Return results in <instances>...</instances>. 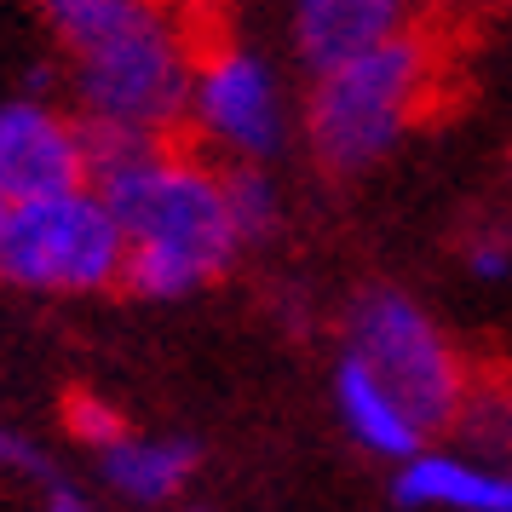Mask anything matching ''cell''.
I'll list each match as a JSON object with an SVG mask.
<instances>
[{
  "label": "cell",
  "mask_w": 512,
  "mask_h": 512,
  "mask_svg": "<svg viewBox=\"0 0 512 512\" xmlns=\"http://www.w3.org/2000/svg\"><path fill=\"white\" fill-rule=\"evenodd\" d=\"M93 185L127 236L121 282L144 300H185L231 271L242 236L225 202V167L185 144H116L93 156Z\"/></svg>",
  "instance_id": "1"
},
{
  "label": "cell",
  "mask_w": 512,
  "mask_h": 512,
  "mask_svg": "<svg viewBox=\"0 0 512 512\" xmlns=\"http://www.w3.org/2000/svg\"><path fill=\"white\" fill-rule=\"evenodd\" d=\"M0 466H12V472H47V455L35 443H24L18 432L0 426Z\"/></svg>",
  "instance_id": "17"
},
{
  "label": "cell",
  "mask_w": 512,
  "mask_h": 512,
  "mask_svg": "<svg viewBox=\"0 0 512 512\" xmlns=\"http://www.w3.org/2000/svg\"><path fill=\"white\" fill-rule=\"evenodd\" d=\"M392 495L409 512H512V472L466 449H415L397 461Z\"/></svg>",
  "instance_id": "9"
},
{
  "label": "cell",
  "mask_w": 512,
  "mask_h": 512,
  "mask_svg": "<svg viewBox=\"0 0 512 512\" xmlns=\"http://www.w3.org/2000/svg\"><path fill=\"white\" fill-rule=\"evenodd\" d=\"M225 202H231V225H236V236H242V248L277 236L282 196H277L271 173H265L259 162H231L225 167Z\"/></svg>",
  "instance_id": "14"
},
{
  "label": "cell",
  "mask_w": 512,
  "mask_h": 512,
  "mask_svg": "<svg viewBox=\"0 0 512 512\" xmlns=\"http://www.w3.org/2000/svg\"><path fill=\"white\" fill-rule=\"evenodd\" d=\"M87 179H93V144L81 116H64L47 98L0 104V202H35Z\"/></svg>",
  "instance_id": "7"
},
{
  "label": "cell",
  "mask_w": 512,
  "mask_h": 512,
  "mask_svg": "<svg viewBox=\"0 0 512 512\" xmlns=\"http://www.w3.org/2000/svg\"><path fill=\"white\" fill-rule=\"evenodd\" d=\"M64 415H70V438L87 443L93 455H98V449H110V443L127 432V420H121L116 403H104V397H93V392H75Z\"/></svg>",
  "instance_id": "15"
},
{
  "label": "cell",
  "mask_w": 512,
  "mask_h": 512,
  "mask_svg": "<svg viewBox=\"0 0 512 512\" xmlns=\"http://www.w3.org/2000/svg\"><path fill=\"white\" fill-rule=\"evenodd\" d=\"M35 6H41V18L52 24L58 47L81 52V47H93V41H104V35H116L121 24L156 12L162 0H35Z\"/></svg>",
  "instance_id": "13"
},
{
  "label": "cell",
  "mask_w": 512,
  "mask_h": 512,
  "mask_svg": "<svg viewBox=\"0 0 512 512\" xmlns=\"http://www.w3.org/2000/svg\"><path fill=\"white\" fill-rule=\"evenodd\" d=\"M127 271V236L98 185L12 202L0 225V277L35 294H98Z\"/></svg>",
  "instance_id": "4"
},
{
  "label": "cell",
  "mask_w": 512,
  "mask_h": 512,
  "mask_svg": "<svg viewBox=\"0 0 512 512\" xmlns=\"http://www.w3.org/2000/svg\"><path fill=\"white\" fill-rule=\"evenodd\" d=\"M455 438H461L466 455H478V461L501 466L512 472V386H484V380H466V397L461 409H455Z\"/></svg>",
  "instance_id": "12"
},
{
  "label": "cell",
  "mask_w": 512,
  "mask_h": 512,
  "mask_svg": "<svg viewBox=\"0 0 512 512\" xmlns=\"http://www.w3.org/2000/svg\"><path fill=\"white\" fill-rule=\"evenodd\" d=\"M6 208H12V202H0V225H6Z\"/></svg>",
  "instance_id": "20"
},
{
  "label": "cell",
  "mask_w": 512,
  "mask_h": 512,
  "mask_svg": "<svg viewBox=\"0 0 512 512\" xmlns=\"http://www.w3.org/2000/svg\"><path fill=\"white\" fill-rule=\"evenodd\" d=\"M185 127L231 162H271L288 144V93L254 47H202Z\"/></svg>",
  "instance_id": "6"
},
{
  "label": "cell",
  "mask_w": 512,
  "mask_h": 512,
  "mask_svg": "<svg viewBox=\"0 0 512 512\" xmlns=\"http://www.w3.org/2000/svg\"><path fill=\"white\" fill-rule=\"evenodd\" d=\"M466 271L478 282L512 277V231H478L466 242Z\"/></svg>",
  "instance_id": "16"
},
{
  "label": "cell",
  "mask_w": 512,
  "mask_h": 512,
  "mask_svg": "<svg viewBox=\"0 0 512 512\" xmlns=\"http://www.w3.org/2000/svg\"><path fill=\"white\" fill-rule=\"evenodd\" d=\"M409 24H420L409 0H294V52L311 75H323Z\"/></svg>",
  "instance_id": "8"
},
{
  "label": "cell",
  "mask_w": 512,
  "mask_h": 512,
  "mask_svg": "<svg viewBox=\"0 0 512 512\" xmlns=\"http://www.w3.org/2000/svg\"><path fill=\"white\" fill-rule=\"evenodd\" d=\"M47 512H93V507H87L75 489H52V495H47Z\"/></svg>",
  "instance_id": "19"
},
{
  "label": "cell",
  "mask_w": 512,
  "mask_h": 512,
  "mask_svg": "<svg viewBox=\"0 0 512 512\" xmlns=\"http://www.w3.org/2000/svg\"><path fill=\"white\" fill-rule=\"evenodd\" d=\"M409 6H415V18H466V12H478V6H484V0H409Z\"/></svg>",
  "instance_id": "18"
},
{
  "label": "cell",
  "mask_w": 512,
  "mask_h": 512,
  "mask_svg": "<svg viewBox=\"0 0 512 512\" xmlns=\"http://www.w3.org/2000/svg\"><path fill=\"white\" fill-rule=\"evenodd\" d=\"M443 81L438 35L426 24L397 29L392 41L311 75L305 93V144L328 173H369L409 139Z\"/></svg>",
  "instance_id": "3"
},
{
  "label": "cell",
  "mask_w": 512,
  "mask_h": 512,
  "mask_svg": "<svg viewBox=\"0 0 512 512\" xmlns=\"http://www.w3.org/2000/svg\"><path fill=\"white\" fill-rule=\"evenodd\" d=\"M98 472L104 484L139 501V507H162L196 472V449L185 438H139V432H121L110 449H98Z\"/></svg>",
  "instance_id": "11"
},
{
  "label": "cell",
  "mask_w": 512,
  "mask_h": 512,
  "mask_svg": "<svg viewBox=\"0 0 512 512\" xmlns=\"http://www.w3.org/2000/svg\"><path fill=\"white\" fill-rule=\"evenodd\" d=\"M334 403H340V420L346 432L369 455H386V461H409L415 449H426V426H420L403 403H397L380 380H374L351 351H340L334 363Z\"/></svg>",
  "instance_id": "10"
},
{
  "label": "cell",
  "mask_w": 512,
  "mask_h": 512,
  "mask_svg": "<svg viewBox=\"0 0 512 512\" xmlns=\"http://www.w3.org/2000/svg\"><path fill=\"white\" fill-rule=\"evenodd\" d=\"M346 351L426 426V438L455 420L466 380H472L461 351L449 346V334L426 317V305L397 288H369L351 305Z\"/></svg>",
  "instance_id": "5"
},
{
  "label": "cell",
  "mask_w": 512,
  "mask_h": 512,
  "mask_svg": "<svg viewBox=\"0 0 512 512\" xmlns=\"http://www.w3.org/2000/svg\"><path fill=\"white\" fill-rule=\"evenodd\" d=\"M196 35L179 0H162L116 35L70 52V93L75 116L87 127V144L116 150V144H162L179 139L190 110V75H196Z\"/></svg>",
  "instance_id": "2"
}]
</instances>
